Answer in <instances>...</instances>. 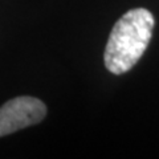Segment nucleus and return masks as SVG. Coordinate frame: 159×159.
Here are the masks:
<instances>
[{"instance_id":"f03ea898","label":"nucleus","mask_w":159,"mask_h":159,"mask_svg":"<svg viewBox=\"0 0 159 159\" xmlns=\"http://www.w3.org/2000/svg\"><path fill=\"white\" fill-rule=\"evenodd\" d=\"M47 116V106L34 97H17L0 107V137L41 122Z\"/></svg>"},{"instance_id":"f257e3e1","label":"nucleus","mask_w":159,"mask_h":159,"mask_svg":"<svg viewBox=\"0 0 159 159\" xmlns=\"http://www.w3.org/2000/svg\"><path fill=\"white\" fill-rule=\"evenodd\" d=\"M154 17L145 8L130 9L114 24L109 36L103 62L109 72H129L145 53L151 40Z\"/></svg>"}]
</instances>
